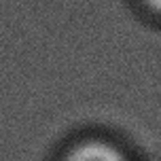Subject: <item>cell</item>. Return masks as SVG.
Wrapping results in <instances>:
<instances>
[{
	"mask_svg": "<svg viewBox=\"0 0 161 161\" xmlns=\"http://www.w3.org/2000/svg\"><path fill=\"white\" fill-rule=\"evenodd\" d=\"M142 4H144V8L148 13L157 15L159 13V7H161V0H142Z\"/></svg>",
	"mask_w": 161,
	"mask_h": 161,
	"instance_id": "7a4b0ae2",
	"label": "cell"
},
{
	"mask_svg": "<svg viewBox=\"0 0 161 161\" xmlns=\"http://www.w3.org/2000/svg\"><path fill=\"white\" fill-rule=\"evenodd\" d=\"M62 161H131L129 155L110 140L87 138L72 144L64 153Z\"/></svg>",
	"mask_w": 161,
	"mask_h": 161,
	"instance_id": "6da1fadb",
	"label": "cell"
}]
</instances>
